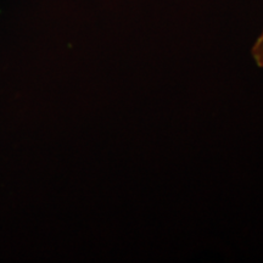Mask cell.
<instances>
[{
    "label": "cell",
    "mask_w": 263,
    "mask_h": 263,
    "mask_svg": "<svg viewBox=\"0 0 263 263\" xmlns=\"http://www.w3.org/2000/svg\"><path fill=\"white\" fill-rule=\"evenodd\" d=\"M251 55L256 65L263 68V31L258 35V38L256 39L254 47L251 49Z\"/></svg>",
    "instance_id": "cell-1"
}]
</instances>
